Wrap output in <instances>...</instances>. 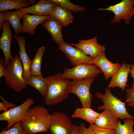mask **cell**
Wrapping results in <instances>:
<instances>
[{"instance_id":"1","label":"cell","mask_w":134,"mask_h":134,"mask_svg":"<svg viewBox=\"0 0 134 134\" xmlns=\"http://www.w3.org/2000/svg\"><path fill=\"white\" fill-rule=\"evenodd\" d=\"M51 114L43 106L37 105L30 108L20 121L27 134L48 132L50 129Z\"/></svg>"},{"instance_id":"15","label":"cell","mask_w":134,"mask_h":134,"mask_svg":"<svg viewBox=\"0 0 134 134\" xmlns=\"http://www.w3.org/2000/svg\"><path fill=\"white\" fill-rule=\"evenodd\" d=\"M10 25L9 22L6 20L0 39V48L3 53L6 64L13 58L11 50L12 35Z\"/></svg>"},{"instance_id":"30","label":"cell","mask_w":134,"mask_h":134,"mask_svg":"<svg viewBox=\"0 0 134 134\" xmlns=\"http://www.w3.org/2000/svg\"><path fill=\"white\" fill-rule=\"evenodd\" d=\"M125 90L126 93V102L127 103L128 105L134 107V87L125 88Z\"/></svg>"},{"instance_id":"2","label":"cell","mask_w":134,"mask_h":134,"mask_svg":"<svg viewBox=\"0 0 134 134\" xmlns=\"http://www.w3.org/2000/svg\"><path fill=\"white\" fill-rule=\"evenodd\" d=\"M45 79L48 85L45 99L47 105H51L59 103L68 98L70 93L71 81L64 78L62 73H58Z\"/></svg>"},{"instance_id":"9","label":"cell","mask_w":134,"mask_h":134,"mask_svg":"<svg viewBox=\"0 0 134 134\" xmlns=\"http://www.w3.org/2000/svg\"><path fill=\"white\" fill-rule=\"evenodd\" d=\"M73 125L66 113L56 111L51 114L50 130L53 134H71Z\"/></svg>"},{"instance_id":"12","label":"cell","mask_w":134,"mask_h":134,"mask_svg":"<svg viewBox=\"0 0 134 134\" xmlns=\"http://www.w3.org/2000/svg\"><path fill=\"white\" fill-rule=\"evenodd\" d=\"M93 63L103 72L105 79L107 80L111 78L121 66L118 63H113L109 61L106 58L104 52L100 53L94 58Z\"/></svg>"},{"instance_id":"16","label":"cell","mask_w":134,"mask_h":134,"mask_svg":"<svg viewBox=\"0 0 134 134\" xmlns=\"http://www.w3.org/2000/svg\"><path fill=\"white\" fill-rule=\"evenodd\" d=\"M131 70L130 65L126 64L124 61L119 70L112 77L108 87L114 88L118 87L123 90H124L126 87L129 86L127 83L128 81V75Z\"/></svg>"},{"instance_id":"28","label":"cell","mask_w":134,"mask_h":134,"mask_svg":"<svg viewBox=\"0 0 134 134\" xmlns=\"http://www.w3.org/2000/svg\"><path fill=\"white\" fill-rule=\"evenodd\" d=\"M0 134H27L21 125L20 121L17 122L9 129H3Z\"/></svg>"},{"instance_id":"22","label":"cell","mask_w":134,"mask_h":134,"mask_svg":"<svg viewBox=\"0 0 134 134\" xmlns=\"http://www.w3.org/2000/svg\"><path fill=\"white\" fill-rule=\"evenodd\" d=\"M5 20L8 21L12 26L15 35H17L21 33L22 25L20 20L23 17V14L19 10H16L15 11L12 12L7 10L3 11Z\"/></svg>"},{"instance_id":"31","label":"cell","mask_w":134,"mask_h":134,"mask_svg":"<svg viewBox=\"0 0 134 134\" xmlns=\"http://www.w3.org/2000/svg\"><path fill=\"white\" fill-rule=\"evenodd\" d=\"M0 98L2 101L0 102V111H5L9 108H12L16 107V105L14 103L10 102L5 99L2 96H0Z\"/></svg>"},{"instance_id":"3","label":"cell","mask_w":134,"mask_h":134,"mask_svg":"<svg viewBox=\"0 0 134 134\" xmlns=\"http://www.w3.org/2000/svg\"><path fill=\"white\" fill-rule=\"evenodd\" d=\"M24 71L22 62L17 55L6 64L5 83L8 86L17 93L27 86L26 82L23 77Z\"/></svg>"},{"instance_id":"13","label":"cell","mask_w":134,"mask_h":134,"mask_svg":"<svg viewBox=\"0 0 134 134\" xmlns=\"http://www.w3.org/2000/svg\"><path fill=\"white\" fill-rule=\"evenodd\" d=\"M56 4L50 0H40L36 4L19 10L23 14L31 13L36 16H50Z\"/></svg>"},{"instance_id":"8","label":"cell","mask_w":134,"mask_h":134,"mask_svg":"<svg viewBox=\"0 0 134 134\" xmlns=\"http://www.w3.org/2000/svg\"><path fill=\"white\" fill-rule=\"evenodd\" d=\"M34 102L31 98H27L20 105L10 109L0 114V120L7 121L8 125L5 129H9L17 122L22 120L25 115Z\"/></svg>"},{"instance_id":"37","label":"cell","mask_w":134,"mask_h":134,"mask_svg":"<svg viewBox=\"0 0 134 134\" xmlns=\"http://www.w3.org/2000/svg\"><path fill=\"white\" fill-rule=\"evenodd\" d=\"M51 134H53L51 133Z\"/></svg>"},{"instance_id":"24","label":"cell","mask_w":134,"mask_h":134,"mask_svg":"<svg viewBox=\"0 0 134 134\" xmlns=\"http://www.w3.org/2000/svg\"><path fill=\"white\" fill-rule=\"evenodd\" d=\"M29 0H0V11L15 9L20 10L30 6Z\"/></svg>"},{"instance_id":"35","label":"cell","mask_w":134,"mask_h":134,"mask_svg":"<svg viewBox=\"0 0 134 134\" xmlns=\"http://www.w3.org/2000/svg\"><path fill=\"white\" fill-rule=\"evenodd\" d=\"M83 134H96L93 130L89 127L87 128L84 125L83 128Z\"/></svg>"},{"instance_id":"26","label":"cell","mask_w":134,"mask_h":134,"mask_svg":"<svg viewBox=\"0 0 134 134\" xmlns=\"http://www.w3.org/2000/svg\"><path fill=\"white\" fill-rule=\"evenodd\" d=\"M124 121L122 124L120 120H118L115 129L116 134H134V119H126Z\"/></svg>"},{"instance_id":"5","label":"cell","mask_w":134,"mask_h":134,"mask_svg":"<svg viewBox=\"0 0 134 134\" xmlns=\"http://www.w3.org/2000/svg\"><path fill=\"white\" fill-rule=\"evenodd\" d=\"M100 69L94 64H81L71 68H65L63 73L65 78L73 80H82L94 78L101 73Z\"/></svg>"},{"instance_id":"20","label":"cell","mask_w":134,"mask_h":134,"mask_svg":"<svg viewBox=\"0 0 134 134\" xmlns=\"http://www.w3.org/2000/svg\"><path fill=\"white\" fill-rule=\"evenodd\" d=\"M100 113H98L90 107H83L76 108L71 117L79 118L85 120L90 125L94 124Z\"/></svg>"},{"instance_id":"36","label":"cell","mask_w":134,"mask_h":134,"mask_svg":"<svg viewBox=\"0 0 134 134\" xmlns=\"http://www.w3.org/2000/svg\"><path fill=\"white\" fill-rule=\"evenodd\" d=\"M131 70L130 72V74L131 77L134 79V81L132 84V87H134V65L131 64L130 65Z\"/></svg>"},{"instance_id":"34","label":"cell","mask_w":134,"mask_h":134,"mask_svg":"<svg viewBox=\"0 0 134 134\" xmlns=\"http://www.w3.org/2000/svg\"><path fill=\"white\" fill-rule=\"evenodd\" d=\"M6 20L4 14L2 12L0 13V30H3L5 22Z\"/></svg>"},{"instance_id":"23","label":"cell","mask_w":134,"mask_h":134,"mask_svg":"<svg viewBox=\"0 0 134 134\" xmlns=\"http://www.w3.org/2000/svg\"><path fill=\"white\" fill-rule=\"evenodd\" d=\"M27 85H30L37 90L44 99L46 96L48 85L45 78L42 76H31L26 81Z\"/></svg>"},{"instance_id":"6","label":"cell","mask_w":134,"mask_h":134,"mask_svg":"<svg viewBox=\"0 0 134 134\" xmlns=\"http://www.w3.org/2000/svg\"><path fill=\"white\" fill-rule=\"evenodd\" d=\"M134 0H123L120 2L109 6L105 8H100L99 10H107L111 11L114 17L111 23H119L121 19H124L125 23L128 25L134 15Z\"/></svg>"},{"instance_id":"21","label":"cell","mask_w":134,"mask_h":134,"mask_svg":"<svg viewBox=\"0 0 134 134\" xmlns=\"http://www.w3.org/2000/svg\"><path fill=\"white\" fill-rule=\"evenodd\" d=\"M51 15L57 19L64 27H66L69 24L72 23L74 20L70 11L57 4Z\"/></svg>"},{"instance_id":"17","label":"cell","mask_w":134,"mask_h":134,"mask_svg":"<svg viewBox=\"0 0 134 134\" xmlns=\"http://www.w3.org/2000/svg\"><path fill=\"white\" fill-rule=\"evenodd\" d=\"M13 37L17 41L19 46L20 51L18 53L23 67V77L26 82L31 76L30 68L31 61L26 51V39L22 35L18 36L15 35Z\"/></svg>"},{"instance_id":"10","label":"cell","mask_w":134,"mask_h":134,"mask_svg":"<svg viewBox=\"0 0 134 134\" xmlns=\"http://www.w3.org/2000/svg\"><path fill=\"white\" fill-rule=\"evenodd\" d=\"M59 49L63 52L73 66L84 64H93L94 58L86 55L81 50L73 47L68 43L65 42L60 44Z\"/></svg>"},{"instance_id":"7","label":"cell","mask_w":134,"mask_h":134,"mask_svg":"<svg viewBox=\"0 0 134 134\" xmlns=\"http://www.w3.org/2000/svg\"><path fill=\"white\" fill-rule=\"evenodd\" d=\"M94 80V78H90L71 81L70 92L77 96L82 107H91L93 96L90 92V88Z\"/></svg>"},{"instance_id":"19","label":"cell","mask_w":134,"mask_h":134,"mask_svg":"<svg viewBox=\"0 0 134 134\" xmlns=\"http://www.w3.org/2000/svg\"><path fill=\"white\" fill-rule=\"evenodd\" d=\"M118 119L109 112L104 110L100 113L94 124L100 128L115 129L119 120Z\"/></svg>"},{"instance_id":"33","label":"cell","mask_w":134,"mask_h":134,"mask_svg":"<svg viewBox=\"0 0 134 134\" xmlns=\"http://www.w3.org/2000/svg\"><path fill=\"white\" fill-rule=\"evenodd\" d=\"M6 64L4 60L0 59V77H5L6 74Z\"/></svg>"},{"instance_id":"11","label":"cell","mask_w":134,"mask_h":134,"mask_svg":"<svg viewBox=\"0 0 134 134\" xmlns=\"http://www.w3.org/2000/svg\"><path fill=\"white\" fill-rule=\"evenodd\" d=\"M97 36L87 40L79 39L78 43H72L70 44L81 50L86 55L95 58L100 53L105 52L106 49L104 45H102L98 43Z\"/></svg>"},{"instance_id":"14","label":"cell","mask_w":134,"mask_h":134,"mask_svg":"<svg viewBox=\"0 0 134 134\" xmlns=\"http://www.w3.org/2000/svg\"><path fill=\"white\" fill-rule=\"evenodd\" d=\"M41 24L50 33L53 40L59 45L65 42L62 33L63 27L55 17L50 15Z\"/></svg>"},{"instance_id":"4","label":"cell","mask_w":134,"mask_h":134,"mask_svg":"<svg viewBox=\"0 0 134 134\" xmlns=\"http://www.w3.org/2000/svg\"><path fill=\"white\" fill-rule=\"evenodd\" d=\"M95 96L100 99L103 102L102 105L98 107V109L106 110L121 119H134L128 112L125 106L126 102H123L120 99L113 95L108 87L105 88L104 94L98 92L95 93Z\"/></svg>"},{"instance_id":"29","label":"cell","mask_w":134,"mask_h":134,"mask_svg":"<svg viewBox=\"0 0 134 134\" xmlns=\"http://www.w3.org/2000/svg\"><path fill=\"white\" fill-rule=\"evenodd\" d=\"M89 127L93 130L96 134H116L114 129L101 128L94 124L90 125Z\"/></svg>"},{"instance_id":"25","label":"cell","mask_w":134,"mask_h":134,"mask_svg":"<svg viewBox=\"0 0 134 134\" xmlns=\"http://www.w3.org/2000/svg\"><path fill=\"white\" fill-rule=\"evenodd\" d=\"M45 49V47L44 46L38 49L34 57L31 61L30 68L31 76H42L41 64Z\"/></svg>"},{"instance_id":"18","label":"cell","mask_w":134,"mask_h":134,"mask_svg":"<svg viewBox=\"0 0 134 134\" xmlns=\"http://www.w3.org/2000/svg\"><path fill=\"white\" fill-rule=\"evenodd\" d=\"M50 16H36L27 14H23V23L21 33H27L30 35H34L36 27Z\"/></svg>"},{"instance_id":"27","label":"cell","mask_w":134,"mask_h":134,"mask_svg":"<svg viewBox=\"0 0 134 134\" xmlns=\"http://www.w3.org/2000/svg\"><path fill=\"white\" fill-rule=\"evenodd\" d=\"M59 5L66 9L71 11L75 13L77 12L85 11L86 8L85 6H81L74 4L68 0H50Z\"/></svg>"},{"instance_id":"32","label":"cell","mask_w":134,"mask_h":134,"mask_svg":"<svg viewBox=\"0 0 134 134\" xmlns=\"http://www.w3.org/2000/svg\"><path fill=\"white\" fill-rule=\"evenodd\" d=\"M84 124L82 123L78 126L73 125L71 134H83V128Z\"/></svg>"}]
</instances>
